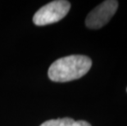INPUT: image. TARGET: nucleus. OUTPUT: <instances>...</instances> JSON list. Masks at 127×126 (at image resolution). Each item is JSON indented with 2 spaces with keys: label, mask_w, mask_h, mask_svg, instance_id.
<instances>
[{
  "label": "nucleus",
  "mask_w": 127,
  "mask_h": 126,
  "mask_svg": "<svg viewBox=\"0 0 127 126\" xmlns=\"http://www.w3.org/2000/svg\"><path fill=\"white\" fill-rule=\"evenodd\" d=\"M91 66L92 60L87 56L70 55L52 63L48 76L53 82H69L85 76Z\"/></svg>",
  "instance_id": "f257e3e1"
},
{
  "label": "nucleus",
  "mask_w": 127,
  "mask_h": 126,
  "mask_svg": "<svg viewBox=\"0 0 127 126\" xmlns=\"http://www.w3.org/2000/svg\"><path fill=\"white\" fill-rule=\"evenodd\" d=\"M71 8V3L66 0H56L43 6L34 13L33 22L38 26H44L58 22L66 17Z\"/></svg>",
  "instance_id": "f03ea898"
},
{
  "label": "nucleus",
  "mask_w": 127,
  "mask_h": 126,
  "mask_svg": "<svg viewBox=\"0 0 127 126\" xmlns=\"http://www.w3.org/2000/svg\"><path fill=\"white\" fill-rule=\"evenodd\" d=\"M117 8V1L107 0L102 2L88 14L85 19V25L93 29L102 28L112 19Z\"/></svg>",
  "instance_id": "7ed1b4c3"
},
{
  "label": "nucleus",
  "mask_w": 127,
  "mask_h": 126,
  "mask_svg": "<svg viewBox=\"0 0 127 126\" xmlns=\"http://www.w3.org/2000/svg\"><path fill=\"white\" fill-rule=\"evenodd\" d=\"M39 126H91V125L85 120H75L72 118L65 117L47 120Z\"/></svg>",
  "instance_id": "20e7f679"
},
{
  "label": "nucleus",
  "mask_w": 127,
  "mask_h": 126,
  "mask_svg": "<svg viewBox=\"0 0 127 126\" xmlns=\"http://www.w3.org/2000/svg\"><path fill=\"white\" fill-rule=\"evenodd\" d=\"M126 92H127V88H126Z\"/></svg>",
  "instance_id": "39448f33"
}]
</instances>
